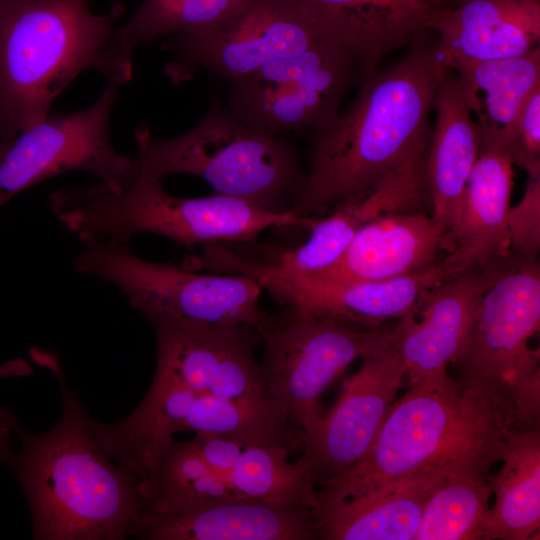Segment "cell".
Returning <instances> with one entry per match:
<instances>
[{
  "instance_id": "cell-1",
  "label": "cell",
  "mask_w": 540,
  "mask_h": 540,
  "mask_svg": "<svg viewBox=\"0 0 540 540\" xmlns=\"http://www.w3.org/2000/svg\"><path fill=\"white\" fill-rule=\"evenodd\" d=\"M57 379L63 410L50 431L24 429L7 408L0 424L16 438L14 449L0 426V463L17 476L31 511L36 540H123L145 502L138 481L97 442L78 393L71 391L57 357L31 352Z\"/></svg>"
},
{
  "instance_id": "cell-2",
  "label": "cell",
  "mask_w": 540,
  "mask_h": 540,
  "mask_svg": "<svg viewBox=\"0 0 540 540\" xmlns=\"http://www.w3.org/2000/svg\"><path fill=\"white\" fill-rule=\"evenodd\" d=\"M512 426L510 404L448 370L429 376L395 400L366 454L321 486L312 514L414 477L488 480Z\"/></svg>"
},
{
  "instance_id": "cell-3",
  "label": "cell",
  "mask_w": 540,
  "mask_h": 540,
  "mask_svg": "<svg viewBox=\"0 0 540 540\" xmlns=\"http://www.w3.org/2000/svg\"><path fill=\"white\" fill-rule=\"evenodd\" d=\"M424 33L397 62L368 75L329 126L313 132L293 214L315 218L427 150L442 63L436 40Z\"/></svg>"
},
{
  "instance_id": "cell-4",
  "label": "cell",
  "mask_w": 540,
  "mask_h": 540,
  "mask_svg": "<svg viewBox=\"0 0 540 540\" xmlns=\"http://www.w3.org/2000/svg\"><path fill=\"white\" fill-rule=\"evenodd\" d=\"M122 12L96 14L90 0H0V142L47 116L84 70L130 80L108 53Z\"/></svg>"
},
{
  "instance_id": "cell-5",
  "label": "cell",
  "mask_w": 540,
  "mask_h": 540,
  "mask_svg": "<svg viewBox=\"0 0 540 540\" xmlns=\"http://www.w3.org/2000/svg\"><path fill=\"white\" fill-rule=\"evenodd\" d=\"M139 160V159H138ZM136 176L121 188L102 183L59 190L49 197L57 220L79 239L129 243L139 233L163 236L194 249L224 242H253L270 228L309 230L316 218L272 212L222 194L178 197L140 163Z\"/></svg>"
},
{
  "instance_id": "cell-6",
  "label": "cell",
  "mask_w": 540,
  "mask_h": 540,
  "mask_svg": "<svg viewBox=\"0 0 540 540\" xmlns=\"http://www.w3.org/2000/svg\"><path fill=\"white\" fill-rule=\"evenodd\" d=\"M135 140L136 155L152 176L196 175L216 194L272 212L291 211L305 179L290 143L250 129L217 100L185 134L160 138L141 123Z\"/></svg>"
},
{
  "instance_id": "cell-7",
  "label": "cell",
  "mask_w": 540,
  "mask_h": 540,
  "mask_svg": "<svg viewBox=\"0 0 540 540\" xmlns=\"http://www.w3.org/2000/svg\"><path fill=\"white\" fill-rule=\"evenodd\" d=\"M256 326L263 343L259 363L267 398L287 416L301 439L322 415L319 399L354 360L388 345L394 327H361L303 307L286 305Z\"/></svg>"
},
{
  "instance_id": "cell-8",
  "label": "cell",
  "mask_w": 540,
  "mask_h": 540,
  "mask_svg": "<svg viewBox=\"0 0 540 540\" xmlns=\"http://www.w3.org/2000/svg\"><path fill=\"white\" fill-rule=\"evenodd\" d=\"M540 324L536 257L500 276L483 294L467 343L451 364L459 382L511 405L514 426L540 427V352L528 345Z\"/></svg>"
},
{
  "instance_id": "cell-9",
  "label": "cell",
  "mask_w": 540,
  "mask_h": 540,
  "mask_svg": "<svg viewBox=\"0 0 540 540\" xmlns=\"http://www.w3.org/2000/svg\"><path fill=\"white\" fill-rule=\"evenodd\" d=\"M75 271L117 287L147 320L185 318L215 324L257 326L267 315L261 287L240 274H201L168 262L142 259L129 243L79 239Z\"/></svg>"
},
{
  "instance_id": "cell-10",
  "label": "cell",
  "mask_w": 540,
  "mask_h": 540,
  "mask_svg": "<svg viewBox=\"0 0 540 540\" xmlns=\"http://www.w3.org/2000/svg\"><path fill=\"white\" fill-rule=\"evenodd\" d=\"M368 75L353 49L321 42L230 83L228 109L265 135L316 132L336 119L346 93Z\"/></svg>"
},
{
  "instance_id": "cell-11",
  "label": "cell",
  "mask_w": 540,
  "mask_h": 540,
  "mask_svg": "<svg viewBox=\"0 0 540 540\" xmlns=\"http://www.w3.org/2000/svg\"><path fill=\"white\" fill-rule=\"evenodd\" d=\"M119 86L109 80L91 106L72 113L51 111L0 142V208L31 186L65 172L90 173L115 189L136 176L137 155L120 154L110 138V116Z\"/></svg>"
},
{
  "instance_id": "cell-12",
  "label": "cell",
  "mask_w": 540,
  "mask_h": 540,
  "mask_svg": "<svg viewBox=\"0 0 540 540\" xmlns=\"http://www.w3.org/2000/svg\"><path fill=\"white\" fill-rule=\"evenodd\" d=\"M329 42L302 0H255L224 20L166 36L174 83L208 70L229 83L263 65ZM332 43V42H331Z\"/></svg>"
},
{
  "instance_id": "cell-13",
  "label": "cell",
  "mask_w": 540,
  "mask_h": 540,
  "mask_svg": "<svg viewBox=\"0 0 540 540\" xmlns=\"http://www.w3.org/2000/svg\"><path fill=\"white\" fill-rule=\"evenodd\" d=\"M470 267L458 251L452 250L425 269L380 280H333L297 274L250 257L238 262L237 271L253 279L282 306H299L376 328L405 316L425 292Z\"/></svg>"
},
{
  "instance_id": "cell-14",
  "label": "cell",
  "mask_w": 540,
  "mask_h": 540,
  "mask_svg": "<svg viewBox=\"0 0 540 540\" xmlns=\"http://www.w3.org/2000/svg\"><path fill=\"white\" fill-rule=\"evenodd\" d=\"M157 344L155 374L195 393L237 401H270L264 391L254 325L215 324L185 318H153Z\"/></svg>"
},
{
  "instance_id": "cell-15",
  "label": "cell",
  "mask_w": 540,
  "mask_h": 540,
  "mask_svg": "<svg viewBox=\"0 0 540 540\" xmlns=\"http://www.w3.org/2000/svg\"><path fill=\"white\" fill-rule=\"evenodd\" d=\"M405 370L394 339L362 358L334 407L301 444L295 462L316 487L359 461L383 426Z\"/></svg>"
},
{
  "instance_id": "cell-16",
  "label": "cell",
  "mask_w": 540,
  "mask_h": 540,
  "mask_svg": "<svg viewBox=\"0 0 540 540\" xmlns=\"http://www.w3.org/2000/svg\"><path fill=\"white\" fill-rule=\"evenodd\" d=\"M525 260L516 254L472 266L425 292L394 326L410 385L448 370L464 349L483 294Z\"/></svg>"
},
{
  "instance_id": "cell-17",
  "label": "cell",
  "mask_w": 540,
  "mask_h": 540,
  "mask_svg": "<svg viewBox=\"0 0 540 540\" xmlns=\"http://www.w3.org/2000/svg\"><path fill=\"white\" fill-rule=\"evenodd\" d=\"M130 536L144 540H314L312 508L239 495L187 501L161 512L144 510Z\"/></svg>"
},
{
  "instance_id": "cell-18",
  "label": "cell",
  "mask_w": 540,
  "mask_h": 540,
  "mask_svg": "<svg viewBox=\"0 0 540 540\" xmlns=\"http://www.w3.org/2000/svg\"><path fill=\"white\" fill-rule=\"evenodd\" d=\"M425 172L434 223L444 243L456 228L466 185L479 157L480 127L456 73L442 65L434 104Z\"/></svg>"
},
{
  "instance_id": "cell-19",
  "label": "cell",
  "mask_w": 540,
  "mask_h": 540,
  "mask_svg": "<svg viewBox=\"0 0 540 540\" xmlns=\"http://www.w3.org/2000/svg\"><path fill=\"white\" fill-rule=\"evenodd\" d=\"M429 29L442 65L524 55L539 47L540 0H458L437 9Z\"/></svg>"
},
{
  "instance_id": "cell-20",
  "label": "cell",
  "mask_w": 540,
  "mask_h": 540,
  "mask_svg": "<svg viewBox=\"0 0 540 540\" xmlns=\"http://www.w3.org/2000/svg\"><path fill=\"white\" fill-rule=\"evenodd\" d=\"M443 235L424 210L381 215L361 227L340 259L316 274L333 280H380L425 269L439 260Z\"/></svg>"
},
{
  "instance_id": "cell-21",
  "label": "cell",
  "mask_w": 540,
  "mask_h": 540,
  "mask_svg": "<svg viewBox=\"0 0 540 540\" xmlns=\"http://www.w3.org/2000/svg\"><path fill=\"white\" fill-rule=\"evenodd\" d=\"M332 43L353 49L369 75L390 51L429 29L437 7L427 0H302Z\"/></svg>"
},
{
  "instance_id": "cell-22",
  "label": "cell",
  "mask_w": 540,
  "mask_h": 540,
  "mask_svg": "<svg viewBox=\"0 0 540 540\" xmlns=\"http://www.w3.org/2000/svg\"><path fill=\"white\" fill-rule=\"evenodd\" d=\"M444 479L414 477L342 501L314 517L318 539L414 540L426 500Z\"/></svg>"
},
{
  "instance_id": "cell-23",
  "label": "cell",
  "mask_w": 540,
  "mask_h": 540,
  "mask_svg": "<svg viewBox=\"0 0 540 540\" xmlns=\"http://www.w3.org/2000/svg\"><path fill=\"white\" fill-rule=\"evenodd\" d=\"M513 187V164L502 152L480 147L468 179L459 222L444 243L458 248L476 265L513 254L506 218Z\"/></svg>"
},
{
  "instance_id": "cell-24",
  "label": "cell",
  "mask_w": 540,
  "mask_h": 540,
  "mask_svg": "<svg viewBox=\"0 0 540 540\" xmlns=\"http://www.w3.org/2000/svg\"><path fill=\"white\" fill-rule=\"evenodd\" d=\"M483 540H527L540 527V427L506 433Z\"/></svg>"
},
{
  "instance_id": "cell-25",
  "label": "cell",
  "mask_w": 540,
  "mask_h": 540,
  "mask_svg": "<svg viewBox=\"0 0 540 540\" xmlns=\"http://www.w3.org/2000/svg\"><path fill=\"white\" fill-rule=\"evenodd\" d=\"M443 66L456 73L469 101L477 94L484 96L473 110L481 144L496 140L509 128L531 93L540 86L539 47L520 56L455 61Z\"/></svg>"
},
{
  "instance_id": "cell-26",
  "label": "cell",
  "mask_w": 540,
  "mask_h": 540,
  "mask_svg": "<svg viewBox=\"0 0 540 540\" xmlns=\"http://www.w3.org/2000/svg\"><path fill=\"white\" fill-rule=\"evenodd\" d=\"M255 0H142L118 28L108 44V53L131 79L133 51L163 36L198 28L231 17Z\"/></svg>"
},
{
  "instance_id": "cell-27",
  "label": "cell",
  "mask_w": 540,
  "mask_h": 540,
  "mask_svg": "<svg viewBox=\"0 0 540 540\" xmlns=\"http://www.w3.org/2000/svg\"><path fill=\"white\" fill-rule=\"evenodd\" d=\"M184 431L219 435L244 447H301V439L287 416L271 401H237L196 393L183 424Z\"/></svg>"
},
{
  "instance_id": "cell-28",
  "label": "cell",
  "mask_w": 540,
  "mask_h": 540,
  "mask_svg": "<svg viewBox=\"0 0 540 540\" xmlns=\"http://www.w3.org/2000/svg\"><path fill=\"white\" fill-rule=\"evenodd\" d=\"M491 495L488 480L444 479L426 500L414 540H483Z\"/></svg>"
},
{
  "instance_id": "cell-29",
  "label": "cell",
  "mask_w": 540,
  "mask_h": 540,
  "mask_svg": "<svg viewBox=\"0 0 540 540\" xmlns=\"http://www.w3.org/2000/svg\"><path fill=\"white\" fill-rule=\"evenodd\" d=\"M288 453L277 446L246 447L226 473V479L240 496L313 508L315 486L295 463L288 461Z\"/></svg>"
},
{
  "instance_id": "cell-30",
  "label": "cell",
  "mask_w": 540,
  "mask_h": 540,
  "mask_svg": "<svg viewBox=\"0 0 540 540\" xmlns=\"http://www.w3.org/2000/svg\"><path fill=\"white\" fill-rule=\"evenodd\" d=\"M480 147L504 153L528 175L540 173V86L531 93L511 126L496 140Z\"/></svg>"
},
{
  "instance_id": "cell-31",
  "label": "cell",
  "mask_w": 540,
  "mask_h": 540,
  "mask_svg": "<svg viewBox=\"0 0 540 540\" xmlns=\"http://www.w3.org/2000/svg\"><path fill=\"white\" fill-rule=\"evenodd\" d=\"M506 225L512 252L524 259L536 257L540 248V173L528 175L524 194L510 207Z\"/></svg>"
},
{
  "instance_id": "cell-32",
  "label": "cell",
  "mask_w": 540,
  "mask_h": 540,
  "mask_svg": "<svg viewBox=\"0 0 540 540\" xmlns=\"http://www.w3.org/2000/svg\"><path fill=\"white\" fill-rule=\"evenodd\" d=\"M194 440L204 462L213 471L222 474L234 466L246 448L234 440L214 434L197 433Z\"/></svg>"
},
{
  "instance_id": "cell-33",
  "label": "cell",
  "mask_w": 540,
  "mask_h": 540,
  "mask_svg": "<svg viewBox=\"0 0 540 540\" xmlns=\"http://www.w3.org/2000/svg\"><path fill=\"white\" fill-rule=\"evenodd\" d=\"M33 373L31 365L23 358H15L0 364V378L24 377Z\"/></svg>"
},
{
  "instance_id": "cell-34",
  "label": "cell",
  "mask_w": 540,
  "mask_h": 540,
  "mask_svg": "<svg viewBox=\"0 0 540 540\" xmlns=\"http://www.w3.org/2000/svg\"><path fill=\"white\" fill-rule=\"evenodd\" d=\"M427 1L430 2L432 5H434L435 7L439 8L440 3H442L445 0H427Z\"/></svg>"
}]
</instances>
